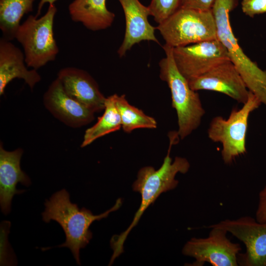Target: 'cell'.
Segmentation results:
<instances>
[{"label": "cell", "instance_id": "cell-1", "mask_svg": "<svg viewBox=\"0 0 266 266\" xmlns=\"http://www.w3.org/2000/svg\"><path fill=\"white\" fill-rule=\"evenodd\" d=\"M169 145L166 156L161 166L155 169L151 166H146L139 169L137 179L133 184V189L139 193L141 202L132 222L120 235L112 236L110 245L113 253L110 260H114L123 252V245L131 231L135 227L146 209L156 200L163 193L175 189L178 181L175 179L178 173H187L190 167L189 161L185 158L176 157L173 161L170 156L172 146L176 143L178 135L176 133H170Z\"/></svg>", "mask_w": 266, "mask_h": 266}, {"label": "cell", "instance_id": "cell-2", "mask_svg": "<svg viewBox=\"0 0 266 266\" xmlns=\"http://www.w3.org/2000/svg\"><path fill=\"white\" fill-rule=\"evenodd\" d=\"M44 205L45 210L42 213L43 221L46 223L55 221L66 235L65 242L55 247L69 249L77 264L80 265V250L89 244L93 236L89 229L91 225L118 209L122 205V200L118 199L114 205L105 212L94 215L90 210L84 207L80 209L77 204L72 203L68 192L62 189L53 194Z\"/></svg>", "mask_w": 266, "mask_h": 266}, {"label": "cell", "instance_id": "cell-3", "mask_svg": "<svg viewBox=\"0 0 266 266\" xmlns=\"http://www.w3.org/2000/svg\"><path fill=\"white\" fill-rule=\"evenodd\" d=\"M165 57L159 63L160 78L170 91L171 105L176 112L179 138L183 139L200 126L205 113L199 94L192 90L188 80L180 72L174 62L173 47L162 46Z\"/></svg>", "mask_w": 266, "mask_h": 266}, {"label": "cell", "instance_id": "cell-4", "mask_svg": "<svg viewBox=\"0 0 266 266\" xmlns=\"http://www.w3.org/2000/svg\"><path fill=\"white\" fill-rule=\"evenodd\" d=\"M237 3V0H215L211 10L216 22L217 38L226 47L230 61L249 91L266 106V70L261 69L244 52L230 24V13Z\"/></svg>", "mask_w": 266, "mask_h": 266}, {"label": "cell", "instance_id": "cell-5", "mask_svg": "<svg viewBox=\"0 0 266 266\" xmlns=\"http://www.w3.org/2000/svg\"><path fill=\"white\" fill-rule=\"evenodd\" d=\"M57 11L55 4H49L42 17L31 15L19 27L15 39L23 48L28 67L37 70L55 60L59 51L53 31Z\"/></svg>", "mask_w": 266, "mask_h": 266}, {"label": "cell", "instance_id": "cell-6", "mask_svg": "<svg viewBox=\"0 0 266 266\" xmlns=\"http://www.w3.org/2000/svg\"><path fill=\"white\" fill-rule=\"evenodd\" d=\"M156 30L165 44L173 48L217 38L211 10L180 8L159 24Z\"/></svg>", "mask_w": 266, "mask_h": 266}, {"label": "cell", "instance_id": "cell-7", "mask_svg": "<svg viewBox=\"0 0 266 266\" xmlns=\"http://www.w3.org/2000/svg\"><path fill=\"white\" fill-rule=\"evenodd\" d=\"M261 104L259 99L249 91L246 102L240 109L233 108L227 119L217 116L211 120L207 130L208 137L213 142L222 144L221 156L225 164H231L236 157L246 152L249 117Z\"/></svg>", "mask_w": 266, "mask_h": 266}, {"label": "cell", "instance_id": "cell-8", "mask_svg": "<svg viewBox=\"0 0 266 266\" xmlns=\"http://www.w3.org/2000/svg\"><path fill=\"white\" fill-rule=\"evenodd\" d=\"M209 235L205 238L193 237L182 249L183 255L194 258V266H202L208 263L213 266H238L237 255L240 245L232 242L227 236L228 232L211 225Z\"/></svg>", "mask_w": 266, "mask_h": 266}, {"label": "cell", "instance_id": "cell-9", "mask_svg": "<svg viewBox=\"0 0 266 266\" xmlns=\"http://www.w3.org/2000/svg\"><path fill=\"white\" fill-rule=\"evenodd\" d=\"M172 54L178 69L187 80L200 76L230 60L226 47L218 38L173 47Z\"/></svg>", "mask_w": 266, "mask_h": 266}, {"label": "cell", "instance_id": "cell-10", "mask_svg": "<svg viewBox=\"0 0 266 266\" xmlns=\"http://www.w3.org/2000/svg\"><path fill=\"white\" fill-rule=\"evenodd\" d=\"M213 225L226 230L245 245V252L237 255L238 266H266V222L243 216Z\"/></svg>", "mask_w": 266, "mask_h": 266}, {"label": "cell", "instance_id": "cell-11", "mask_svg": "<svg viewBox=\"0 0 266 266\" xmlns=\"http://www.w3.org/2000/svg\"><path fill=\"white\" fill-rule=\"evenodd\" d=\"M188 80L191 88L195 91L217 92L242 104L245 103L248 98L249 91L230 60L219 64L200 76Z\"/></svg>", "mask_w": 266, "mask_h": 266}, {"label": "cell", "instance_id": "cell-12", "mask_svg": "<svg viewBox=\"0 0 266 266\" xmlns=\"http://www.w3.org/2000/svg\"><path fill=\"white\" fill-rule=\"evenodd\" d=\"M43 102L55 118L71 128L82 127L95 119V112L69 96L57 78L45 92Z\"/></svg>", "mask_w": 266, "mask_h": 266}, {"label": "cell", "instance_id": "cell-13", "mask_svg": "<svg viewBox=\"0 0 266 266\" xmlns=\"http://www.w3.org/2000/svg\"><path fill=\"white\" fill-rule=\"evenodd\" d=\"M122 6L125 18V32L122 43L117 51L119 56L124 57L135 44L143 41L159 43L155 34L156 27L148 21L150 11L139 0H118Z\"/></svg>", "mask_w": 266, "mask_h": 266}, {"label": "cell", "instance_id": "cell-14", "mask_svg": "<svg viewBox=\"0 0 266 266\" xmlns=\"http://www.w3.org/2000/svg\"><path fill=\"white\" fill-rule=\"evenodd\" d=\"M57 78L69 96L95 113L104 110L106 98L86 71L74 67H65L59 70Z\"/></svg>", "mask_w": 266, "mask_h": 266}, {"label": "cell", "instance_id": "cell-15", "mask_svg": "<svg viewBox=\"0 0 266 266\" xmlns=\"http://www.w3.org/2000/svg\"><path fill=\"white\" fill-rule=\"evenodd\" d=\"M23 149L17 148L13 151L5 150L0 145V205L4 214L10 212L13 197L16 194H22L25 190H18V183L27 187L31 184L30 177L20 166Z\"/></svg>", "mask_w": 266, "mask_h": 266}, {"label": "cell", "instance_id": "cell-16", "mask_svg": "<svg viewBox=\"0 0 266 266\" xmlns=\"http://www.w3.org/2000/svg\"><path fill=\"white\" fill-rule=\"evenodd\" d=\"M24 54L11 41L0 39V95L4 94L7 84L15 78L22 79L33 90L41 80L34 69H28L25 65Z\"/></svg>", "mask_w": 266, "mask_h": 266}, {"label": "cell", "instance_id": "cell-17", "mask_svg": "<svg viewBox=\"0 0 266 266\" xmlns=\"http://www.w3.org/2000/svg\"><path fill=\"white\" fill-rule=\"evenodd\" d=\"M68 11L72 21L92 31L108 28L115 17L107 9L106 0H74L68 5Z\"/></svg>", "mask_w": 266, "mask_h": 266}, {"label": "cell", "instance_id": "cell-18", "mask_svg": "<svg viewBox=\"0 0 266 266\" xmlns=\"http://www.w3.org/2000/svg\"><path fill=\"white\" fill-rule=\"evenodd\" d=\"M35 0H0V29L2 38L11 41L25 14L33 11Z\"/></svg>", "mask_w": 266, "mask_h": 266}, {"label": "cell", "instance_id": "cell-19", "mask_svg": "<svg viewBox=\"0 0 266 266\" xmlns=\"http://www.w3.org/2000/svg\"><path fill=\"white\" fill-rule=\"evenodd\" d=\"M121 128L120 115L113 94L106 98L103 114L93 126L85 131L81 147H85L99 138L117 131Z\"/></svg>", "mask_w": 266, "mask_h": 266}, {"label": "cell", "instance_id": "cell-20", "mask_svg": "<svg viewBox=\"0 0 266 266\" xmlns=\"http://www.w3.org/2000/svg\"><path fill=\"white\" fill-rule=\"evenodd\" d=\"M114 96L120 115L121 128L124 132L131 133L133 130L140 128H157V123L155 119L130 104L125 95L119 96L114 94Z\"/></svg>", "mask_w": 266, "mask_h": 266}, {"label": "cell", "instance_id": "cell-21", "mask_svg": "<svg viewBox=\"0 0 266 266\" xmlns=\"http://www.w3.org/2000/svg\"><path fill=\"white\" fill-rule=\"evenodd\" d=\"M181 0H151L148 5L150 16L158 24L181 7Z\"/></svg>", "mask_w": 266, "mask_h": 266}, {"label": "cell", "instance_id": "cell-22", "mask_svg": "<svg viewBox=\"0 0 266 266\" xmlns=\"http://www.w3.org/2000/svg\"><path fill=\"white\" fill-rule=\"evenodd\" d=\"M10 222L2 221L0 224V266H13L15 264V256L11 251V248L7 240V235L9 233Z\"/></svg>", "mask_w": 266, "mask_h": 266}, {"label": "cell", "instance_id": "cell-23", "mask_svg": "<svg viewBox=\"0 0 266 266\" xmlns=\"http://www.w3.org/2000/svg\"><path fill=\"white\" fill-rule=\"evenodd\" d=\"M241 5L242 12L251 18L266 12V0H242Z\"/></svg>", "mask_w": 266, "mask_h": 266}, {"label": "cell", "instance_id": "cell-24", "mask_svg": "<svg viewBox=\"0 0 266 266\" xmlns=\"http://www.w3.org/2000/svg\"><path fill=\"white\" fill-rule=\"evenodd\" d=\"M215 0H181L180 8L200 10H211Z\"/></svg>", "mask_w": 266, "mask_h": 266}, {"label": "cell", "instance_id": "cell-25", "mask_svg": "<svg viewBox=\"0 0 266 266\" xmlns=\"http://www.w3.org/2000/svg\"><path fill=\"white\" fill-rule=\"evenodd\" d=\"M255 219L260 223L266 222V186L259 193Z\"/></svg>", "mask_w": 266, "mask_h": 266}, {"label": "cell", "instance_id": "cell-26", "mask_svg": "<svg viewBox=\"0 0 266 266\" xmlns=\"http://www.w3.org/2000/svg\"><path fill=\"white\" fill-rule=\"evenodd\" d=\"M56 0H40L38 4L37 11L35 16L38 17L40 15L42 8L45 4H54Z\"/></svg>", "mask_w": 266, "mask_h": 266}]
</instances>
